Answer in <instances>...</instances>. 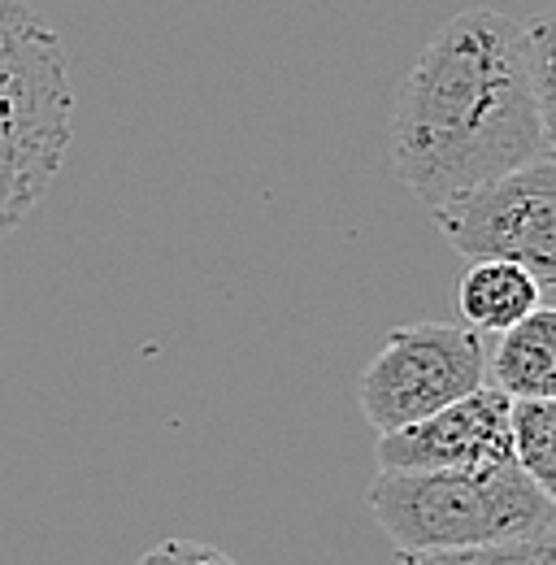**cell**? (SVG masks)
I'll return each instance as SVG.
<instances>
[{
  "mask_svg": "<svg viewBox=\"0 0 556 565\" xmlns=\"http://www.w3.org/2000/svg\"><path fill=\"white\" fill-rule=\"evenodd\" d=\"M548 305V287L517 262H470L457 282V309L470 331L500 335Z\"/></svg>",
  "mask_w": 556,
  "mask_h": 565,
  "instance_id": "obj_8",
  "label": "cell"
},
{
  "mask_svg": "<svg viewBox=\"0 0 556 565\" xmlns=\"http://www.w3.org/2000/svg\"><path fill=\"white\" fill-rule=\"evenodd\" d=\"M74 87L62 35L26 4L0 0V235L35 210L74 140Z\"/></svg>",
  "mask_w": 556,
  "mask_h": 565,
  "instance_id": "obj_2",
  "label": "cell"
},
{
  "mask_svg": "<svg viewBox=\"0 0 556 565\" xmlns=\"http://www.w3.org/2000/svg\"><path fill=\"white\" fill-rule=\"evenodd\" d=\"M509 448L513 466L544 492L556 483V405L553 401H509Z\"/></svg>",
  "mask_w": 556,
  "mask_h": 565,
  "instance_id": "obj_9",
  "label": "cell"
},
{
  "mask_svg": "<svg viewBox=\"0 0 556 565\" xmlns=\"http://www.w3.org/2000/svg\"><path fill=\"white\" fill-rule=\"evenodd\" d=\"M392 565H556V526L526 535V540H504L483 548H439V553H396Z\"/></svg>",
  "mask_w": 556,
  "mask_h": 565,
  "instance_id": "obj_10",
  "label": "cell"
},
{
  "mask_svg": "<svg viewBox=\"0 0 556 565\" xmlns=\"http://www.w3.org/2000/svg\"><path fill=\"white\" fill-rule=\"evenodd\" d=\"M439 235L466 262H517L556 287V166L531 161L430 210Z\"/></svg>",
  "mask_w": 556,
  "mask_h": 565,
  "instance_id": "obj_5",
  "label": "cell"
},
{
  "mask_svg": "<svg viewBox=\"0 0 556 565\" xmlns=\"http://www.w3.org/2000/svg\"><path fill=\"white\" fill-rule=\"evenodd\" d=\"M487 379L509 401H553L556 396V309L544 305L500 331L487 356Z\"/></svg>",
  "mask_w": 556,
  "mask_h": 565,
  "instance_id": "obj_7",
  "label": "cell"
},
{
  "mask_svg": "<svg viewBox=\"0 0 556 565\" xmlns=\"http://www.w3.org/2000/svg\"><path fill=\"white\" fill-rule=\"evenodd\" d=\"M370 513L396 553L483 548L556 526V500L517 466L495 470H378Z\"/></svg>",
  "mask_w": 556,
  "mask_h": 565,
  "instance_id": "obj_3",
  "label": "cell"
},
{
  "mask_svg": "<svg viewBox=\"0 0 556 565\" xmlns=\"http://www.w3.org/2000/svg\"><path fill=\"white\" fill-rule=\"evenodd\" d=\"M378 470H495L513 466L509 448V396L483 383L479 392L452 401L448 409L378 435Z\"/></svg>",
  "mask_w": 556,
  "mask_h": 565,
  "instance_id": "obj_6",
  "label": "cell"
},
{
  "mask_svg": "<svg viewBox=\"0 0 556 565\" xmlns=\"http://www.w3.org/2000/svg\"><path fill=\"white\" fill-rule=\"evenodd\" d=\"M487 383V344L470 327L405 322L356 379V405L374 435H396Z\"/></svg>",
  "mask_w": 556,
  "mask_h": 565,
  "instance_id": "obj_4",
  "label": "cell"
},
{
  "mask_svg": "<svg viewBox=\"0 0 556 565\" xmlns=\"http://www.w3.org/2000/svg\"><path fill=\"white\" fill-rule=\"evenodd\" d=\"M136 565H239V562H235V557H226L222 548L205 544V540L174 535V540H161L157 548H148Z\"/></svg>",
  "mask_w": 556,
  "mask_h": 565,
  "instance_id": "obj_11",
  "label": "cell"
},
{
  "mask_svg": "<svg viewBox=\"0 0 556 565\" xmlns=\"http://www.w3.org/2000/svg\"><path fill=\"white\" fill-rule=\"evenodd\" d=\"M553 157V22L474 4L405 74L387 127L392 174L426 210Z\"/></svg>",
  "mask_w": 556,
  "mask_h": 565,
  "instance_id": "obj_1",
  "label": "cell"
}]
</instances>
